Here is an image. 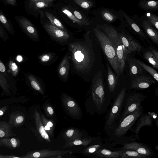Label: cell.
Instances as JSON below:
<instances>
[{
    "label": "cell",
    "instance_id": "obj_1",
    "mask_svg": "<svg viewBox=\"0 0 158 158\" xmlns=\"http://www.w3.org/2000/svg\"><path fill=\"white\" fill-rule=\"evenodd\" d=\"M69 50L75 69L79 72L87 74L91 70L94 61L91 44L76 42L70 44Z\"/></svg>",
    "mask_w": 158,
    "mask_h": 158
},
{
    "label": "cell",
    "instance_id": "obj_2",
    "mask_svg": "<svg viewBox=\"0 0 158 158\" xmlns=\"http://www.w3.org/2000/svg\"><path fill=\"white\" fill-rule=\"evenodd\" d=\"M91 91L95 111L100 114L105 113L109 105L110 100L106 96L101 71L98 72L93 79Z\"/></svg>",
    "mask_w": 158,
    "mask_h": 158
},
{
    "label": "cell",
    "instance_id": "obj_3",
    "mask_svg": "<svg viewBox=\"0 0 158 158\" xmlns=\"http://www.w3.org/2000/svg\"><path fill=\"white\" fill-rule=\"evenodd\" d=\"M97 40L104 52L109 64L118 76L121 75L119 62L110 40L101 29L98 27L93 30Z\"/></svg>",
    "mask_w": 158,
    "mask_h": 158
},
{
    "label": "cell",
    "instance_id": "obj_4",
    "mask_svg": "<svg viewBox=\"0 0 158 158\" xmlns=\"http://www.w3.org/2000/svg\"><path fill=\"white\" fill-rule=\"evenodd\" d=\"M126 94V89L123 88L118 94L107 113L105 129L107 134L110 136L112 135L120 119Z\"/></svg>",
    "mask_w": 158,
    "mask_h": 158
},
{
    "label": "cell",
    "instance_id": "obj_5",
    "mask_svg": "<svg viewBox=\"0 0 158 158\" xmlns=\"http://www.w3.org/2000/svg\"><path fill=\"white\" fill-rule=\"evenodd\" d=\"M97 27L105 33L110 40L115 51L122 74L125 66L127 55L118 36V33L113 27L107 25H98Z\"/></svg>",
    "mask_w": 158,
    "mask_h": 158
},
{
    "label": "cell",
    "instance_id": "obj_6",
    "mask_svg": "<svg viewBox=\"0 0 158 158\" xmlns=\"http://www.w3.org/2000/svg\"><path fill=\"white\" fill-rule=\"evenodd\" d=\"M143 110L141 106L125 117L115 128L112 137L116 139L124 136L143 113Z\"/></svg>",
    "mask_w": 158,
    "mask_h": 158
},
{
    "label": "cell",
    "instance_id": "obj_7",
    "mask_svg": "<svg viewBox=\"0 0 158 158\" xmlns=\"http://www.w3.org/2000/svg\"><path fill=\"white\" fill-rule=\"evenodd\" d=\"M146 97V96L141 93H131L127 97L125 95L123 102L124 110L118 125L129 114L141 107L142 102Z\"/></svg>",
    "mask_w": 158,
    "mask_h": 158
},
{
    "label": "cell",
    "instance_id": "obj_8",
    "mask_svg": "<svg viewBox=\"0 0 158 158\" xmlns=\"http://www.w3.org/2000/svg\"><path fill=\"white\" fill-rule=\"evenodd\" d=\"M15 19L19 26L25 33L33 40L39 41L38 31L32 23L26 17L23 16H16Z\"/></svg>",
    "mask_w": 158,
    "mask_h": 158
},
{
    "label": "cell",
    "instance_id": "obj_9",
    "mask_svg": "<svg viewBox=\"0 0 158 158\" xmlns=\"http://www.w3.org/2000/svg\"><path fill=\"white\" fill-rule=\"evenodd\" d=\"M42 25L46 32L55 40L63 43L67 41L69 39L70 35L67 32L54 26L50 22H45Z\"/></svg>",
    "mask_w": 158,
    "mask_h": 158
},
{
    "label": "cell",
    "instance_id": "obj_10",
    "mask_svg": "<svg viewBox=\"0 0 158 158\" xmlns=\"http://www.w3.org/2000/svg\"><path fill=\"white\" fill-rule=\"evenodd\" d=\"M118 36L122 44L126 55L132 52L140 51L142 49L141 45L133 40L129 36L123 33H118Z\"/></svg>",
    "mask_w": 158,
    "mask_h": 158
},
{
    "label": "cell",
    "instance_id": "obj_11",
    "mask_svg": "<svg viewBox=\"0 0 158 158\" xmlns=\"http://www.w3.org/2000/svg\"><path fill=\"white\" fill-rule=\"evenodd\" d=\"M122 149L134 150L148 158L154 155L153 151L148 146L141 143L132 142L125 143Z\"/></svg>",
    "mask_w": 158,
    "mask_h": 158
},
{
    "label": "cell",
    "instance_id": "obj_12",
    "mask_svg": "<svg viewBox=\"0 0 158 158\" xmlns=\"http://www.w3.org/2000/svg\"><path fill=\"white\" fill-rule=\"evenodd\" d=\"M132 81L131 88L133 89H144L150 87L155 83L150 76L138 75L134 77Z\"/></svg>",
    "mask_w": 158,
    "mask_h": 158
},
{
    "label": "cell",
    "instance_id": "obj_13",
    "mask_svg": "<svg viewBox=\"0 0 158 158\" xmlns=\"http://www.w3.org/2000/svg\"><path fill=\"white\" fill-rule=\"evenodd\" d=\"M136 127L133 130L134 136L137 139L140 141L139 134L141 128L144 126L153 127V120L150 115L148 113L143 114L138 118Z\"/></svg>",
    "mask_w": 158,
    "mask_h": 158
},
{
    "label": "cell",
    "instance_id": "obj_14",
    "mask_svg": "<svg viewBox=\"0 0 158 158\" xmlns=\"http://www.w3.org/2000/svg\"><path fill=\"white\" fill-rule=\"evenodd\" d=\"M67 54L64 57L58 68V75L63 80L67 81L69 76L70 69V57Z\"/></svg>",
    "mask_w": 158,
    "mask_h": 158
},
{
    "label": "cell",
    "instance_id": "obj_15",
    "mask_svg": "<svg viewBox=\"0 0 158 158\" xmlns=\"http://www.w3.org/2000/svg\"><path fill=\"white\" fill-rule=\"evenodd\" d=\"M25 121V116L20 111L14 112L9 115V123L12 127L17 128L21 126Z\"/></svg>",
    "mask_w": 158,
    "mask_h": 158
},
{
    "label": "cell",
    "instance_id": "obj_16",
    "mask_svg": "<svg viewBox=\"0 0 158 158\" xmlns=\"http://www.w3.org/2000/svg\"><path fill=\"white\" fill-rule=\"evenodd\" d=\"M122 150L112 151L103 148L98 149L95 153L96 157L121 158Z\"/></svg>",
    "mask_w": 158,
    "mask_h": 158
},
{
    "label": "cell",
    "instance_id": "obj_17",
    "mask_svg": "<svg viewBox=\"0 0 158 158\" xmlns=\"http://www.w3.org/2000/svg\"><path fill=\"white\" fill-rule=\"evenodd\" d=\"M21 144L20 140L17 138L6 137L0 139V146L9 149L18 148Z\"/></svg>",
    "mask_w": 158,
    "mask_h": 158
},
{
    "label": "cell",
    "instance_id": "obj_18",
    "mask_svg": "<svg viewBox=\"0 0 158 158\" xmlns=\"http://www.w3.org/2000/svg\"><path fill=\"white\" fill-rule=\"evenodd\" d=\"M16 135V134L13 131L12 127L9 122L5 121L0 122V139L12 137Z\"/></svg>",
    "mask_w": 158,
    "mask_h": 158
},
{
    "label": "cell",
    "instance_id": "obj_19",
    "mask_svg": "<svg viewBox=\"0 0 158 158\" xmlns=\"http://www.w3.org/2000/svg\"><path fill=\"white\" fill-rule=\"evenodd\" d=\"M122 12L125 21L131 28L139 36L147 39V37L142 29L134 20L124 12L122 11Z\"/></svg>",
    "mask_w": 158,
    "mask_h": 158
},
{
    "label": "cell",
    "instance_id": "obj_20",
    "mask_svg": "<svg viewBox=\"0 0 158 158\" xmlns=\"http://www.w3.org/2000/svg\"><path fill=\"white\" fill-rule=\"evenodd\" d=\"M143 26L149 37L153 42L157 45L158 44L157 32L152 27L150 23L147 21H145L143 22Z\"/></svg>",
    "mask_w": 158,
    "mask_h": 158
},
{
    "label": "cell",
    "instance_id": "obj_21",
    "mask_svg": "<svg viewBox=\"0 0 158 158\" xmlns=\"http://www.w3.org/2000/svg\"><path fill=\"white\" fill-rule=\"evenodd\" d=\"M108 84L109 92L113 93L115 91L117 84V78L112 72V69L107 64Z\"/></svg>",
    "mask_w": 158,
    "mask_h": 158
},
{
    "label": "cell",
    "instance_id": "obj_22",
    "mask_svg": "<svg viewBox=\"0 0 158 158\" xmlns=\"http://www.w3.org/2000/svg\"><path fill=\"white\" fill-rule=\"evenodd\" d=\"M0 22L9 33L13 35L14 31L13 25L10 20L0 9Z\"/></svg>",
    "mask_w": 158,
    "mask_h": 158
},
{
    "label": "cell",
    "instance_id": "obj_23",
    "mask_svg": "<svg viewBox=\"0 0 158 158\" xmlns=\"http://www.w3.org/2000/svg\"><path fill=\"white\" fill-rule=\"evenodd\" d=\"M147 157L132 150L122 149L121 158H147Z\"/></svg>",
    "mask_w": 158,
    "mask_h": 158
},
{
    "label": "cell",
    "instance_id": "obj_24",
    "mask_svg": "<svg viewBox=\"0 0 158 158\" xmlns=\"http://www.w3.org/2000/svg\"><path fill=\"white\" fill-rule=\"evenodd\" d=\"M45 14L53 26L64 31L67 32L61 22L53 14L47 12H45Z\"/></svg>",
    "mask_w": 158,
    "mask_h": 158
},
{
    "label": "cell",
    "instance_id": "obj_25",
    "mask_svg": "<svg viewBox=\"0 0 158 158\" xmlns=\"http://www.w3.org/2000/svg\"><path fill=\"white\" fill-rule=\"evenodd\" d=\"M136 62V64L131 62L129 64L130 75L131 77L133 78L141 74L143 71L142 67Z\"/></svg>",
    "mask_w": 158,
    "mask_h": 158
},
{
    "label": "cell",
    "instance_id": "obj_26",
    "mask_svg": "<svg viewBox=\"0 0 158 158\" xmlns=\"http://www.w3.org/2000/svg\"><path fill=\"white\" fill-rule=\"evenodd\" d=\"M139 7L146 10H151L157 9L158 8V2L154 1H144L139 4Z\"/></svg>",
    "mask_w": 158,
    "mask_h": 158
},
{
    "label": "cell",
    "instance_id": "obj_27",
    "mask_svg": "<svg viewBox=\"0 0 158 158\" xmlns=\"http://www.w3.org/2000/svg\"><path fill=\"white\" fill-rule=\"evenodd\" d=\"M135 61L139 64L144 69L150 74L152 75L155 80L158 81V74L156 70L152 67L145 64L141 62L138 60H135Z\"/></svg>",
    "mask_w": 158,
    "mask_h": 158
},
{
    "label": "cell",
    "instance_id": "obj_28",
    "mask_svg": "<svg viewBox=\"0 0 158 158\" xmlns=\"http://www.w3.org/2000/svg\"><path fill=\"white\" fill-rule=\"evenodd\" d=\"M0 86L7 95H11L7 81L4 75L1 72H0Z\"/></svg>",
    "mask_w": 158,
    "mask_h": 158
},
{
    "label": "cell",
    "instance_id": "obj_29",
    "mask_svg": "<svg viewBox=\"0 0 158 158\" xmlns=\"http://www.w3.org/2000/svg\"><path fill=\"white\" fill-rule=\"evenodd\" d=\"M144 57L154 68H158V60L153 55L151 51H148L146 52L144 54Z\"/></svg>",
    "mask_w": 158,
    "mask_h": 158
},
{
    "label": "cell",
    "instance_id": "obj_30",
    "mask_svg": "<svg viewBox=\"0 0 158 158\" xmlns=\"http://www.w3.org/2000/svg\"><path fill=\"white\" fill-rule=\"evenodd\" d=\"M101 14L104 20L108 23H113L117 18L115 15L107 10H103L101 11Z\"/></svg>",
    "mask_w": 158,
    "mask_h": 158
},
{
    "label": "cell",
    "instance_id": "obj_31",
    "mask_svg": "<svg viewBox=\"0 0 158 158\" xmlns=\"http://www.w3.org/2000/svg\"><path fill=\"white\" fill-rule=\"evenodd\" d=\"M62 11L74 23L76 24L81 27L84 25L83 23L76 17L73 13L67 8H63L62 9Z\"/></svg>",
    "mask_w": 158,
    "mask_h": 158
},
{
    "label": "cell",
    "instance_id": "obj_32",
    "mask_svg": "<svg viewBox=\"0 0 158 158\" xmlns=\"http://www.w3.org/2000/svg\"><path fill=\"white\" fill-rule=\"evenodd\" d=\"M28 79L31 86L34 90L42 91V89L40 84L34 76L32 75H29Z\"/></svg>",
    "mask_w": 158,
    "mask_h": 158
},
{
    "label": "cell",
    "instance_id": "obj_33",
    "mask_svg": "<svg viewBox=\"0 0 158 158\" xmlns=\"http://www.w3.org/2000/svg\"><path fill=\"white\" fill-rule=\"evenodd\" d=\"M74 3L83 9H88L93 6L92 3L90 0H74Z\"/></svg>",
    "mask_w": 158,
    "mask_h": 158
},
{
    "label": "cell",
    "instance_id": "obj_34",
    "mask_svg": "<svg viewBox=\"0 0 158 158\" xmlns=\"http://www.w3.org/2000/svg\"><path fill=\"white\" fill-rule=\"evenodd\" d=\"M54 56L53 53H48L40 56L38 59L41 63L46 64L51 61Z\"/></svg>",
    "mask_w": 158,
    "mask_h": 158
},
{
    "label": "cell",
    "instance_id": "obj_35",
    "mask_svg": "<svg viewBox=\"0 0 158 158\" xmlns=\"http://www.w3.org/2000/svg\"><path fill=\"white\" fill-rule=\"evenodd\" d=\"M72 11L76 17L83 23L84 25L87 26L90 25L88 20L83 16L80 12L74 10H72Z\"/></svg>",
    "mask_w": 158,
    "mask_h": 158
},
{
    "label": "cell",
    "instance_id": "obj_36",
    "mask_svg": "<svg viewBox=\"0 0 158 158\" xmlns=\"http://www.w3.org/2000/svg\"><path fill=\"white\" fill-rule=\"evenodd\" d=\"M147 16L149 22L157 30L158 29V17L156 15L150 13H148Z\"/></svg>",
    "mask_w": 158,
    "mask_h": 158
},
{
    "label": "cell",
    "instance_id": "obj_37",
    "mask_svg": "<svg viewBox=\"0 0 158 158\" xmlns=\"http://www.w3.org/2000/svg\"><path fill=\"white\" fill-rule=\"evenodd\" d=\"M9 67L10 72L14 76H16L18 72V67L16 64L13 61H11Z\"/></svg>",
    "mask_w": 158,
    "mask_h": 158
},
{
    "label": "cell",
    "instance_id": "obj_38",
    "mask_svg": "<svg viewBox=\"0 0 158 158\" xmlns=\"http://www.w3.org/2000/svg\"><path fill=\"white\" fill-rule=\"evenodd\" d=\"M39 132L42 137L45 140L49 141V137L48 135L46 133L44 127L41 125L39 128Z\"/></svg>",
    "mask_w": 158,
    "mask_h": 158
},
{
    "label": "cell",
    "instance_id": "obj_39",
    "mask_svg": "<svg viewBox=\"0 0 158 158\" xmlns=\"http://www.w3.org/2000/svg\"><path fill=\"white\" fill-rule=\"evenodd\" d=\"M0 37L5 41L8 38L7 34L1 24H0Z\"/></svg>",
    "mask_w": 158,
    "mask_h": 158
},
{
    "label": "cell",
    "instance_id": "obj_40",
    "mask_svg": "<svg viewBox=\"0 0 158 158\" xmlns=\"http://www.w3.org/2000/svg\"><path fill=\"white\" fill-rule=\"evenodd\" d=\"M148 114L151 117L153 121L154 122L156 126L158 128V118L157 114L154 112H148Z\"/></svg>",
    "mask_w": 158,
    "mask_h": 158
},
{
    "label": "cell",
    "instance_id": "obj_41",
    "mask_svg": "<svg viewBox=\"0 0 158 158\" xmlns=\"http://www.w3.org/2000/svg\"><path fill=\"white\" fill-rule=\"evenodd\" d=\"M0 71L4 75L7 76L6 72V67L2 62L0 59Z\"/></svg>",
    "mask_w": 158,
    "mask_h": 158
},
{
    "label": "cell",
    "instance_id": "obj_42",
    "mask_svg": "<svg viewBox=\"0 0 158 158\" xmlns=\"http://www.w3.org/2000/svg\"><path fill=\"white\" fill-rule=\"evenodd\" d=\"M5 3L15 7L17 6V0H3Z\"/></svg>",
    "mask_w": 158,
    "mask_h": 158
},
{
    "label": "cell",
    "instance_id": "obj_43",
    "mask_svg": "<svg viewBox=\"0 0 158 158\" xmlns=\"http://www.w3.org/2000/svg\"><path fill=\"white\" fill-rule=\"evenodd\" d=\"M8 108V106H5L0 108V117H1L6 112Z\"/></svg>",
    "mask_w": 158,
    "mask_h": 158
},
{
    "label": "cell",
    "instance_id": "obj_44",
    "mask_svg": "<svg viewBox=\"0 0 158 158\" xmlns=\"http://www.w3.org/2000/svg\"><path fill=\"white\" fill-rule=\"evenodd\" d=\"M17 156L13 155H6L0 154V158H17Z\"/></svg>",
    "mask_w": 158,
    "mask_h": 158
},
{
    "label": "cell",
    "instance_id": "obj_45",
    "mask_svg": "<svg viewBox=\"0 0 158 158\" xmlns=\"http://www.w3.org/2000/svg\"><path fill=\"white\" fill-rule=\"evenodd\" d=\"M37 1H41L51 5L52 2L55 1V0H37Z\"/></svg>",
    "mask_w": 158,
    "mask_h": 158
},
{
    "label": "cell",
    "instance_id": "obj_46",
    "mask_svg": "<svg viewBox=\"0 0 158 158\" xmlns=\"http://www.w3.org/2000/svg\"><path fill=\"white\" fill-rule=\"evenodd\" d=\"M151 52L153 55L158 60V52L153 49H151Z\"/></svg>",
    "mask_w": 158,
    "mask_h": 158
},
{
    "label": "cell",
    "instance_id": "obj_47",
    "mask_svg": "<svg viewBox=\"0 0 158 158\" xmlns=\"http://www.w3.org/2000/svg\"><path fill=\"white\" fill-rule=\"evenodd\" d=\"M74 132V131L73 129H70L68 130L67 132V135L68 137H70L72 136Z\"/></svg>",
    "mask_w": 158,
    "mask_h": 158
},
{
    "label": "cell",
    "instance_id": "obj_48",
    "mask_svg": "<svg viewBox=\"0 0 158 158\" xmlns=\"http://www.w3.org/2000/svg\"><path fill=\"white\" fill-rule=\"evenodd\" d=\"M75 145H80L82 144V142L80 140H76L73 143Z\"/></svg>",
    "mask_w": 158,
    "mask_h": 158
},
{
    "label": "cell",
    "instance_id": "obj_49",
    "mask_svg": "<svg viewBox=\"0 0 158 158\" xmlns=\"http://www.w3.org/2000/svg\"><path fill=\"white\" fill-rule=\"evenodd\" d=\"M75 105V103L72 101H69L67 103L68 106L70 107H73Z\"/></svg>",
    "mask_w": 158,
    "mask_h": 158
},
{
    "label": "cell",
    "instance_id": "obj_50",
    "mask_svg": "<svg viewBox=\"0 0 158 158\" xmlns=\"http://www.w3.org/2000/svg\"><path fill=\"white\" fill-rule=\"evenodd\" d=\"M47 110H48V112H49V113L50 114V115H53V109H52V108L50 107H49L48 108H47Z\"/></svg>",
    "mask_w": 158,
    "mask_h": 158
},
{
    "label": "cell",
    "instance_id": "obj_51",
    "mask_svg": "<svg viewBox=\"0 0 158 158\" xmlns=\"http://www.w3.org/2000/svg\"><path fill=\"white\" fill-rule=\"evenodd\" d=\"M47 125L50 127H53V124L51 122H49L47 123Z\"/></svg>",
    "mask_w": 158,
    "mask_h": 158
},
{
    "label": "cell",
    "instance_id": "obj_52",
    "mask_svg": "<svg viewBox=\"0 0 158 158\" xmlns=\"http://www.w3.org/2000/svg\"><path fill=\"white\" fill-rule=\"evenodd\" d=\"M44 128L45 130L46 131H48L50 130V127L47 125Z\"/></svg>",
    "mask_w": 158,
    "mask_h": 158
},
{
    "label": "cell",
    "instance_id": "obj_53",
    "mask_svg": "<svg viewBox=\"0 0 158 158\" xmlns=\"http://www.w3.org/2000/svg\"><path fill=\"white\" fill-rule=\"evenodd\" d=\"M155 149L157 150H158V145H157L155 147Z\"/></svg>",
    "mask_w": 158,
    "mask_h": 158
}]
</instances>
